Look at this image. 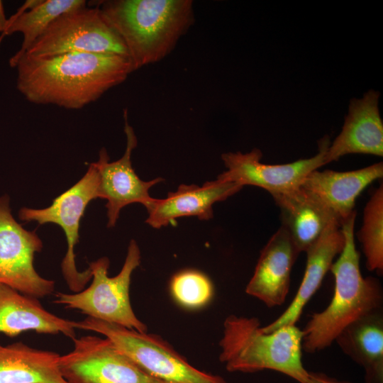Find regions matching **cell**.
<instances>
[{
	"label": "cell",
	"instance_id": "1",
	"mask_svg": "<svg viewBox=\"0 0 383 383\" xmlns=\"http://www.w3.org/2000/svg\"><path fill=\"white\" fill-rule=\"evenodd\" d=\"M16 88L30 103L80 109L123 83L134 72L130 58L115 53L24 54L13 64Z\"/></svg>",
	"mask_w": 383,
	"mask_h": 383
},
{
	"label": "cell",
	"instance_id": "2",
	"mask_svg": "<svg viewBox=\"0 0 383 383\" xmlns=\"http://www.w3.org/2000/svg\"><path fill=\"white\" fill-rule=\"evenodd\" d=\"M96 6L135 71L164 59L195 21L192 0H106Z\"/></svg>",
	"mask_w": 383,
	"mask_h": 383
},
{
	"label": "cell",
	"instance_id": "3",
	"mask_svg": "<svg viewBox=\"0 0 383 383\" xmlns=\"http://www.w3.org/2000/svg\"><path fill=\"white\" fill-rule=\"evenodd\" d=\"M356 212L341 223L345 245L331 267L335 279L333 298L322 311L313 313L303 331L302 349L319 352L335 341L339 333L364 315L382 308L383 294L379 280L363 277L354 235Z\"/></svg>",
	"mask_w": 383,
	"mask_h": 383
},
{
	"label": "cell",
	"instance_id": "4",
	"mask_svg": "<svg viewBox=\"0 0 383 383\" xmlns=\"http://www.w3.org/2000/svg\"><path fill=\"white\" fill-rule=\"evenodd\" d=\"M256 317L231 314L223 324L219 360L232 372L274 370L299 383L309 372L302 362L303 331L296 325L262 331Z\"/></svg>",
	"mask_w": 383,
	"mask_h": 383
},
{
	"label": "cell",
	"instance_id": "5",
	"mask_svg": "<svg viewBox=\"0 0 383 383\" xmlns=\"http://www.w3.org/2000/svg\"><path fill=\"white\" fill-rule=\"evenodd\" d=\"M140 261L139 246L135 240H131L124 263L117 275H108L110 265L108 257L99 258L89 263L92 282L87 288L77 293L57 292L54 302L67 309L78 310L87 317L147 332V326L135 315L130 299L131 277Z\"/></svg>",
	"mask_w": 383,
	"mask_h": 383
},
{
	"label": "cell",
	"instance_id": "6",
	"mask_svg": "<svg viewBox=\"0 0 383 383\" xmlns=\"http://www.w3.org/2000/svg\"><path fill=\"white\" fill-rule=\"evenodd\" d=\"M75 327L108 338L148 374L166 383H228L219 375L192 366L158 335L128 329L90 317L75 321Z\"/></svg>",
	"mask_w": 383,
	"mask_h": 383
},
{
	"label": "cell",
	"instance_id": "7",
	"mask_svg": "<svg viewBox=\"0 0 383 383\" xmlns=\"http://www.w3.org/2000/svg\"><path fill=\"white\" fill-rule=\"evenodd\" d=\"M99 183L98 171L91 162L83 177L57 196L50 206L44 209L23 207L18 211V217L22 221H36L38 225L52 223L63 230L67 250L61 262V270L73 293L85 289L92 278L89 267L83 272L78 271L74 249L79 242L80 221L85 209L91 201L99 198Z\"/></svg>",
	"mask_w": 383,
	"mask_h": 383
},
{
	"label": "cell",
	"instance_id": "8",
	"mask_svg": "<svg viewBox=\"0 0 383 383\" xmlns=\"http://www.w3.org/2000/svg\"><path fill=\"white\" fill-rule=\"evenodd\" d=\"M69 52L115 53L128 57L122 40L97 6H85L62 13L25 54L49 57Z\"/></svg>",
	"mask_w": 383,
	"mask_h": 383
},
{
	"label": "cell",
	"instance_id": "9",
	"mask_svg": "<svg viewBox=\"0 0 383 383\" xmlns=\"http://www.w3.org/2000/svg\"><path fill=\"white\" fill-rule=\"evenodd\" d=\"M72 340V350L59 359L67 383H166L148 374L106 337L89 335Z\"/></svg>",
	"mask_w": 383,
	"mask_h": 383
},
{
	"label": "cell",
	"instance_id": "10",
	"mask_svg": "<svg viewBox=\"0 0 383 383\" xmlns=\"http://www.w3.org/2000/svg\"><path fill=\"white\" fill-rule=\"evenodd\" d=\"M43 242L35 231L25 229L11 214L9 196H0V284L37 299L52 294L55 282L34 267Z\"/></svg>",
	"mask_w": 383,
	"mask_h": 383
},
{
	"label": "cell",
	"instance_id": "11",
	"mask_svg": "<svg viewBox=\"0 0 383 383\" xmlns=\"http://www.w3.org/2000/svg\"><path fill=\"white\" fill-rule=\"evenodd\" d=\"M329 145L326 135L318 142V152L314 156L280 165L262 163V152L257 148L246 153L225 152L221 159L227 170L217 178L242 187H258L271 195L289 192L299 188L311 172L326 165L325 156Z\"/></svg>",
	"mask_w": 383,
	"mask_h": 383
},
{
	"label": "cell",
	"instance_id": "12",
	"mask_svg": "<svg viewBox=\"0 0 383 383\" xmlns=\"http://www.w3.org/2000/svg\"><path fill=\"white\" fill-rule=\"evenodd\" d=\"M126 136V148L123 156L118 160L109 162L106 150L99 151V160L92 162L96 168L99 177V195L107 201V227L115 226L121 210L127 205L139 203L146 207L153 197L149 194L150 189L162 182L158 177L150 181L142 180L132 167L131 154L138 143L133 127L128 121V111L123 113Z\"/></svg>",
	"mask_w": 383,
	"mask_h": 383
},
{
	"label": "cell",
	"instance_id": "13",
	"mask_svg": "<svg viewBox=\"0 0 383 383\" xmlns=\"http://www.w3.org/2000/svg\"><path fill=\"white\" fill-rule=\"evenodd\" d=\"M242 188L235 182L218 178L202 186L180 184L165 198H153L145 207L148 213L145 222L158 229L180 217L195 216L199 220H210L213 217V205L226 200Z\"/></svg>",
	"mask_w": 383,
	"mask_h": 383
},
{
	"label": "cell",
	"instance_id": "14",
	"mask_svg": "<svg viewBox=\"0 0 383 383\" xmlns=\"http://www.w3.org/2000/svg\"><path fill=\"white\" fill-rule=\"evenodd\" d=\"M299 253L281 226L261 250L245 292L268 307L282 305L288 294L292 269Z\"/></svg>",
	"mask_w": 383,
	"mask_h": 383
},
{
	"label": "cell",
	"instance_id": "15",
	"mask_svg": "<svg viewBox=\"0 0 383 383\" xmlns=\"http://www.w3.org/2000/svg\"><path fill=\"white\" fill-rule=\"evenodd\" d=\"M379 93L370 90L350 100L340 134L328 146L325 163L353 153L383 155V123L379 111Z\"/></svg>",
	"mask_w": 383,
	"mask_h": 383
},
{
	"label": "cell",
	"instance_id": "16",
	"mask_svg": "<svg viewBox=\"0 0 383 383\" xmlns=\"http://www.w3.org/2000/svg\"><path fill=\"white\" fill-rule=\"evenodd\" d=\"M345 245V235L338 222L331 223L321 236L305 252L306 264L298 291L286 310L274 321L262 326L265 333L280 327L296 325L304 308L319 289L335 257L340 255Z\"/></svg>",
	"mask_w": 383,
	"mask_h": 383
},
{
	"label": "cell",
	"instance_id": "17",
	"mask_svg": "<svg viewBox=\"0 0 383 383\" xmlns=\"http://www.w3.org/2000/svg\"><path fill=\"white\" fill-rule=\"evenodd\" d=\"M382 177L383 163L379 162L348 172L316 170L305 177L301 187L317 196L331 210L341 226L355 211V201L361 192Z\"/></svg>",
	"mask_w": 383,
	"mask_h": 383
},
{
	"label": "cell",
	"instance_id": "18",
	"mask_svg": "<svg viewBox=\"0 0 383 383\" xmlns=\"http://www.w3.org/2000/svg\"><path fill=\"white\" fill-rule=\"evenodd\" d=\"M272 196L280 209L282 226L299 252H306L331 223H339L317 196L301 186Z\"/></svg>",
	"mask_w": 383,
	"mask_h": 383
},
{
	"label": "cell",
	"instance_id": "19",
	"mask_svg": "<svg viewBox=\"0 0 383 383\" xmlns=\"http://www.w3.org/2000/svg\"><path fill=\"white\" fill-rule=\"evenodd\" d=\"M75 329V321L47 311L38 299L0 284V333L16 337L24 331H33L42 334L62 333L73 340Z\"/></svg>",
	"mask_w": 383,
	"mask_h": 383
},
{
	"label": "cell",
	"instance_id": "20",
	"mask_svg": "<svg viewBox=\"0 0 383 383\" xmlns=\"http://www.w3.org/2000/svg\"><path fill=\"white\" fill-rule=\"evenodd\" d=\"M335 341L365 370V383H383V313L372 311L345 327Z\"/></svg>",
	"mask_w": 383,
	"mask_h": 383
},
{
	"label": "cell",
	"instance_id": "21",
	"mask_svg": "<svg viewBox=\"0 0 383 383\" xmlns=\"http://www.w3.org/2000/svg\"><path fill=\"white\" fill-rule=\"evenodd\" d=\"M60 357L21 342L0 344V383H67L59 369Z\"/></svg>",
	"mask_w": 383,
	"mask_h": 383
},
{
	"label": "cell",
	"instance_id": "22",
	"mask_svg": "<svg viewBox=\"0 0 383 383\" xmlns=\"http://www.w3.org/2000/svg\"><path fill=\"white\" fill-rule=\"evenodd\" d=\"M87 6L84 0L26 1L23 7L8 19L4 34L20 33L23 41L19 50L10 58L9 65L24 55L60 15Z\"/></svg>",
	"mask_w": 383,
	"mask_h": 383
},
{
	"label": "cell",
	"instance_id": "23",
	"mask_svg": "<svg viewBox=\"0 0 383 383\" xmlns=\"http://www.w3.org/2000/svg\"><path fill=\"white\" fill-rule=\"evenodd\" d=\"M358 238L366 258V267L378 274L383 272V186L372 193L363 212Z\"/></svg>",
	"mask_w": 383,
	"mask_h": 383
},
{
	"label": "cell",
	"instance_id": "24",
	"mask_svg": "<svg viewBox=\"0 0 383 383\" xmlns=\"http://www.w3.org/2000/svg\"><path fill=\"white\" fill-rule=\"evenodd\" d=\"M170 292L174 301L187 310H198L213 299L214 290L211 279L196 270H184L170 279Z\"/></svg>",
	"mask_w": 383,
	"mask_h": 383
},
{
	"label": "cell",
	"instance_id": "25",
	"mask_svg": "<svg viewBox=\"0 0 383 383\" xmlns=\"http://www.w3.org/2000/svg\"><path fill=\"white\" fill-rule=\"evenodd\" d=\"M304 383H351L349 382L338 380L323 373L309 372Z\"/></svg>",
	"mask_w": 383,
	"mask_h": 383
},
{
	"label": "cell",
	"instance_id": "26",
	"mask_svg": "<svg viewBox=\"0 0 383 383\" xmlns=\"http://www.w3.org/2000/svg\"><path fill=\"white\" fill-rule=\"evenodd\" d=\"M8 19L6 17L4 4L0 1V33H4L6 30L7 26Z\"/></svg>",
	"mask_w": 383,
	"mask_h": 383
}]
</instances>
